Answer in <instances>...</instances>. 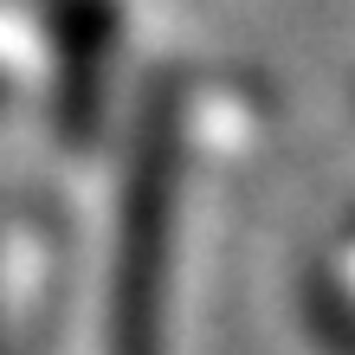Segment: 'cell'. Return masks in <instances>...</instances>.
<instances>
[{"mask_svg":"<svg viewBox=\"0 0 355 355\" xmlns=\"http://www.w3.org/2000/svg\"><path fill=\"white\" fill-rule=\"evenodd\" d=\"M168 214H175V116L155 103L130 155L123 233L110 278V355L162 349V265H168Z\"/></svg>","mask_w":355,"mask_h":355,"instance_id":"1","label":"cell"}]
</instances>
